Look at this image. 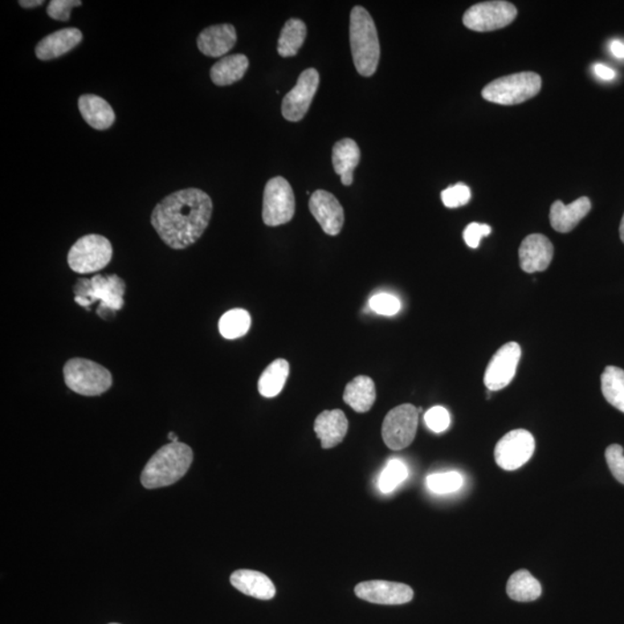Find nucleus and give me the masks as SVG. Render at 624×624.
<instances>
[{"label": "nucleus", "mask_w": 624, "mask_h": 624, "mask_svg": "<svg viewBox=\"0 0 624 624\" xmlns=\"http://www.w3.org/2000/svg\"><path fill=\"white\" fill-rule=\"evenodd\" d=\"M590 211L591 202L587 197L578 198L570 205H565L560 201L555 202L550 207V224L558 232H569L576 228Z\"/></svg>", "instance_id": "obj_21"}, {"label": "nucleus", "mask_w": 624, "mask_h": 624, "mask_svg": "<svg viewBox=\"0 0 624 624\" xmlns=\"http://www.w3.org/2000/svg\"><path fill=\"white\" fill-rule=\"evenodd\" d=\"M619 236H621L622 242L624 243V214L621 224H619Z\"/></svg>", "instance_id": "obj_42"}, {"label": "nucleus", "mask_w": 624, "mask_h": 624, "mask_svg": "<svg viewBox=\"0 0 624 624\" xmlns=\"http://www.w3.org/2000/svg\"><path fill=\"white\" fill-rule=\"evenodd\" d=\"M248 68L249 59L246 55L226 56L211 68V79L216 86H230L242 79Z\"/></svg>", "instance_id": "obj_25"}, {"label": "nucleus", "mask_w": 624, "mask_h": 624, "mask_svg": "<svg viewBox=\"0 0 624 624\" xmlns=\"http://www.w3.org/2000/svg\"><path fill=\"white\" fill-rule=\"evenodd\" d=\"M295 214V195L287 179L271 178L264 190L263 222L268 227L291 222Z\"/></svg>", "instance_id": "obj_8"}, {"label": "nucleus", "mask_w": 624, "mask_h": 624, "mask_svg": "<svg viewBox=\"0 0 624 624\" xmlns=\"http://www.w3.org/2000/svg\"><path fill=\"white\" fill-rule=\"evenodd\" d=\"M536 440L531 432L516 430L508 432L495 448L496 464L505 471H516L532 458Z\"/></svg>", "instance_id": "obj_11"}, {"label": "nucleus", "mask_w": 624, "mask_h": 624, "mask_svg": "<svg viewBox=\"0 0 624 624\" xmlns=\"http://www.w3.org/2000/svg\"><path fill=\"white\" fill-rule=\"evenodd\" d=\"M313 430L321 439V448H332L344 440L348 431V420L340 410L324 411L317 416Z\"/></svg>", "instance_id": "obj_19"}, {"label": "nucleus", "mask_w": 624, "mask_h": 624, "mask_svg": "<svg viewBox=\"0 0 624 624\" xmlns=\"http://www.w3.org/2000/svg\"><path fill=\"white\" fill-rule=\"evenodd\" d=\"M320 80V73L316 68H307L301 73L295 87L284 97L281 112L285 120H303L316 95Z\"/></svg>", "instance_id": "obj_12"}, {"label": "nucleus", "mask_w": 624, "mask_h": 624, "mask_svg": "<svg viewBox=\"0 0 624 624\" xmlns=\"http://www.w3.org/2000/svg\"><path fill=\"white\" fill-rule=\"evenodd\" d=\"M440 197L448 208H457L470 203L472 194L470 187L465 185L464 183H458V185L448 186L443 191Z\"/></svg>", "instance_id": "obj_33"}, {"label": "nucleus", "mask_w": 624, "mask_h": 624, "mask_svg": "<svg viewBox=\"0 0 624 624\" xmlns=\"http://www.w3.org/2000/svg\"><path fill=\"white\" fill-rule=\"evenodd\" d=\"M517 18V8L508 2H484L468 8L463 23L468 30L493 32L509 26Z\"/></svg>", "instance_id": "obj_10"}, {"label": "nucleus", "mask_w": 624, "mask_h": 624, "mask_svg": "<svg viewBox=\"0 0 624 624\" xmlns=\"http://www.w3.org/2000/svg\"><path fill=\"white\" fill-rule=\"evenodd\" d=\"M19 4L20 6H23V8H32L43 5L44 2L43 0H22V2H19Z\"/></svg>", "instance_id": "obj_41"}, {"label": "nucleus", "mask_w": 624, "mask_h": 624, "mask_svg": "<svg viewBox=\"0 0 624 624\" xmlns=\"http://www.w3.org/2000/svg\"><path fill=\"white\" fill-rule=\"evenodd\" d=\"M113 258L110 240L101 235H86L77 240L68 252L69 267L79 275L104 270Z\"/></svg>", "instance_id": "obj_7"}, {"label": "nucleus", "mask_w": 624, "mask_h": 624, "mask_svg": "<svg viewBox=\"0 0 624 624\" xmlns=\"http://www.w3.org/2000/svg\"><path fill=\"white\" fill-rule=\"evenodd\" d=\"M369 305L373 312L383 316H393L399 312L402 307L397 297L385 293L371 297Z\"/></svg>", "instance_id": "obj_34"}, {"label": "nucleus", "mask_w": 624, "mask_h": 624, "mask_svg": "<svg viewBox=\"0 0 624 624\" xmlns=\"http://www.w3.org/2000/svg\"><path fill=\"white\" fill-rule=\"evenodd\" d=\"M409 476V468L402 460L393 459L387 463L378 479L379 491L384 493L393 492Z\"/></svg>", "instance_id": "obj_31"}, {"label": "nucleus", "mask_w": 624, "mask_h": 624, "mask_svg": "<svg viewBox=\"0 0 624 624\" xmlns=\"http://www.w3.org/2000/svg\"><path fill=\"white\" fill-rule=\"evenodd\" d=\"M355 594L362 601L378 605H402L414 597L411 586L386 581L362 582L355 587Z\"/></svg>", "instance_id": "obj_14"}, {"label": "nucleus", "mask_w": 624, "mask_h": 624, "mask_svg": "<svg viewBox=\"0 0 624 624\" xmlns=\"http://www.w3.org/2000/svg\"><path fill=\"white\" fill-rule=\"evenodd\" d=\"M193 460L194 452L186 444H167L147 463L141 473V484L147 489L174 484L186 475Z\"/></svg>", "instance_id": "obj_3"}, {"label": "nucleus", "mask_w": 624, "mask_h": 624, "mask_svg": "<svg viewBox=\"0 0 624 624\" xmlns=\"http://www.w3.org/2000/svg\"><path fill=\"white\" fill-rule=\"evenodd\" d=\"M81 41L83 32L77 28H64L41 40L35 48V54L41 60L56 59L79 46Z\"/></svg>", "instance_id": "obj_18"}, {"label": "nucleus", "mask_w": 624, "mask_h": 624, "mask_svg": "<svg viewBox=\"0 0 624 624\" xmlns=\"http://www.w3.org/2000/svg\"><path fill=\"white\" fill-rule=\"evenodd\" d=\"M81 116L86 123L95 130H107L115 123L116 115L112 105L107 101L93 94L81 95L77 101Z\"/></svg>", "instance_id": "obj_22"}, {"label": "nucleus", "mask_w": 624, "mask_h": 624, "mask_svg": "<svg viewBox=\"0 0 624 624\" xmlns=\"http://www.w3.org/2000/svg\"><path fill=\"white\" fill-rule=\"evenodd\" d=\"M307 38V26L300 19H291L285 23L281 31L277 52L281 57H293L297 55Z\"/></svg>", "instance_id": "obj_28"}, {"label": "nucleus", "mask_w": 624, "mask_h": 624, "mask_svg": "<svg viewBox=\"0 0 624 624\" xmlns=\"http://www.w3.org/2000/svg\"><path fill=\"white\" fill-rule=\"evenodd\" d=\"M492 227L488 224L472 222L464 231V240L467 246L476 249L480 246L481 240L491 235Z\"/></svg>", "instance_id": "obj_38"}, {"label": "nucleus", "mask_w": 624, "mask_h": 624, "mask_svg": "<svg viewBox=\"0 0 624 624\" xmlns=\"http://www.w3.org/2000/svg\"><path fill=\"white\" fill-rule=\"evenodd\" d=\"M231 585L243 594L260 601H270L276 597V590L270 578L255 570H238L231 574Z\"/></svg>", "instance_id": "obj_20"}, {"label": "nucleus", "mask_w": 624, "mask_h": 624, "mask_svg": "<svg viewBox=\"0 0 624 624\" xmlns=\"http://www.w3.org/2000/svg\"><path fill=\"white\" fill-rule=\"evenodd\" d=\"M419 411L411 403L395 407L385 416L382 427L383 440L391 450L410 447L418 430Z\"/></svg>", "instance_id": "obj_9"}, {"label": "nucleus", "mask_w": 624, "mask_h": 624, "mask_svg": "<svg viewBox=\"0 0 624 624\" xmlns=\"http://www.w3.org/2000/svg\"><path fill=\"white\" fill-rule=\"evenodd\" d=\"M520 357L521 348L517 342H508L502 346L485 369V387L489 391H499L507 387L515 377Z\"/></svg>", "instance_id": "obj_13"}, {"label": "nucleus", "mask_w": 624, "mask_h": 624, "mask_svg": "<svg viewBox=\"0 0 624 624\" xmlns=\"http://www.w3.org/2000/svg\"><path fill=\"white\" fill-rule=\"evenodd\" d=\"M213 203L203 190H179L155 206L150 218L154 230L167 246L182 250L202 238L211 222Z\"/></svg>", "instance_id": "obj_1"}, {"label": "nucleus", "mask_w": 624, "mask_h": 624, "mask_svg": "<svg viewBox=\"0 0 624 624\" xmlns=\"http://www.w3.org/2000/svg\"><path fill=\"white\" fill-rule=\"evenodd\" d=\"M238 34L232 24H214L199 34L197 46L202 54L218 59L227 55L234 48Z\"/></svg>", "instance_id": "obj_17"}, {"label": "nucleus", "mask_w": 624, "mask_h": 624, "mask_svg": "<svg viewBox=\"0 0 624 624\" xmlns=\"http://www.w3.org/2000/svg\"><path fill=\"white\" fill-rule=\"evenodd\" d=\"M601 391L606 401L624 413V370L619 366H606L601 375Z\"/></svg>", "instance_id": "obj_29"}, {"label": "nucleus", "mask_w": 624, "mask_h": 624, "mask_svg": "<svg viewBox=\"0 0 624 624\" xmlns=\"http://www.w3.org/2000/svg\"><path fill=\"white\" fill-rule=\"evenodd\" d=\"M541 77L534 72H520L499 77L483 89L484 100L502 105L523 104L541 89Z\"/></svg>", "instance_id": "obj_4"}, {"label": "nucleus", "mask_w": 624, "mask_h": 624, "mask_svg": "<svg viewBox=\"0 0 624 624\" xmlns=\"http://www.w3.org/2000/svg\"><path fill=\"white\" fill-rule=\"evenodd\" d=\"M168 439L171 440V443L178 442L177 436L175 435V432H169Z\"/></svg>", "instance_id": "obj_43"}, {"label": "nucleus", "mask_w": 624, "mask_h": 624, "mask_svg": "<svg viewBox=\"0 0 624 624\" xmlns=\"http://www.w3.org/2000/svg\"><path fill=\"white\" fill-rule=\"evenodd\" d=\"M349 40L357 71L362 77L374 76L381 59V46L376 24L365 7L355 6L350 12Z\"/></svg>", "instance_id": "obj_2"}, {"label": "nucleus", "mask_w": 624, "mask_h": 624, "mask_svg": "<svg viewBox=\"0 0 624 624\" xmlns=\"http://www.w3.org/2000/svg\"><path fill=\"white\" fill-rule=\"evenodd\" d=\"M344 401L357 413H366L376 402V386L368 376H357L347 384Z\"/></svg>", "instance_id": "obj_24"}, {"label": "nucleus", "mask_w": 624, "mask_h": 624, "mask_svg": "<svg viewBox=\"0 0 624 624\" xmlns=\"http://www.w3.org/2000/svg\"><path fill=\"white\" fill-rule=\"evenodd\" d=\"M593 71L598 77H601V79L606 81L613 80L615 76H617L615 75L613 68L606 67V65H603L601 63L594 64Z\"/></svg>", "instance_id": "obj_39"}, {"label": "nucleus", "mask_w": 624, "mask_h": 624, "mask_svg": "<svg viewBox=\"0 0 624 624\" xmlns=\"http://www.w3.org/2000/svg\"><path fill=\"white\" fill-rule=\"evenodd\" d=\"M309 210L326 234L330 236L339 234L344 227L345 212L339 201L332 194L325 190L315 191L310 198Z\"/></svg>", "instance_id": "obj_15"}, {"label": "nucleus", "mask_w": 624, "mask_h": 624, "mask_svg": "<svg viewBox=\"0 0 624 624\" xmlns=\"http://www.w3.org/2000/svg\"><path fill=\"white\" fill-rule=\"evenodd\" d=\"M112 624H118V623H112Z\"/></svg>", "instance_id": "obj_44"}, {"label": "nucleus", "mask_w": 624, "mask_h": 624, "mask_svg": "<svg viewBox=\"0 0 624 624\" xmlns=\"http://www.w3.org/2000/svg\"><path fill=\"white\" fill-rule=\"evenodd\" d=\"M65 384L73 393L95 397L107 393L113 385V376L99 363L76 357L64 366Z\"/></svg>", "instance_id": "obj_5"}, {"label": "nucleus", "mask_w": 624, "mask_h": 624, "mask_svg": "<svg viewBox=\"0 0 624 624\" xmlns=\"http://www.w3.org/2000/svg\"><path fill=\"white\" fill-rule=\"evenodd\" d=\"M463 484V476L458 472L436 473L427 478V487L439 495L459 491Z\"/></svg>", "instance_id": "obj_32"}, {"label": "nucleus", "mask_w": 624, "mask_h": 624, "mask_svg": "<svg viewBox=\"0 0 624 624\" xmlns=\"http://www.w3.org/2000/svg\"><path fill=\"white\" fill-rule=\"evenodd\" d=\"M250 326L251 317L247 310L232 309L220 320L219 331L226 339L234 340L246 336Z\"/></svg>", "instance_id": "obj_30"}, {"label": "nucleus", "mask_w": 624, "mask_h": 624, "mask_svg": "<svg viewBox=\"0 0 624 624\" xmlns=\"http://www.w3.org/2000/svg\"><path fill=\"white\" fill-rule=\"evenodd\" d=\"M83 5L80 0H52L49 3L47 14L57 22H68L72 8Z\"/></svg>", "instance_id": "obj_37"}, {"label": "nucleus", "mask_w": 624, "mask_h": 624, "mask_svg": "<svg viewBox=\"0 0 624 624\" xmlns=\"http://www.w3.org/2000/svg\"><path fill=\"white\" fill-rule=\"evenodd\" d=\"M507 593L512 601L529 602L537 601L542 593V587L528 570H518L509 578Z\"/></svg>", "instance_id": "obj_26"}, {"label": "nucleus", "mask_w": 624, "mask_h": 624, "mask_svg": "<svg viewBox=\"0 0 624 624\" xmlns=\"http://www.w3.org/2000/svg\"><path fill=\"white\" fill-rule=\"evenodd\" d=\"M360 147L353 139H342L333 146L332 165L334 171L341 177L342 185H352L354 170L360 163Z\"/></svg>", "instance_id": "obj_23"}, {"label": "nucleus", "mask_w": 624, "mask_h": 624, "mask_svg": "<svg viewBox=\"0 0 624 624\" xmlns=\"http://www.w3.org/2000/svg\"><path fill=\"white\" fill-rule=\"evenodd\" d=\"M553 257V244L545 235L532 234L526 236L520 244V267L526 273L547 270L550 263H552Z\"/></svg>", "instance_id": "obj_16"}, {"label": "nucleus", "mask_w": 624, "mask_h": 624, "mask_svg": "<svg viewBox=\"0 0 624 624\" xmlns=\"http://www.w3.org/2000/svg\"><path fill=\"white\" fill-rule=\"evenodd\" d=\"M610 52L617 59H624V43L621 41H613L610 46Z\"/></svg>", "instance_id": "obj_40"}, {"label": "nucleus", "mask_w": 624, "mask_h": 624, "mask_svg": "<svg viewBox=\"0 0 624 624\" xmlns=\"http://www.w3.org/2000/svg\"><path fill=\"white\" fill-rule=\"evenodd\" d=\"M125 292L124 281L115 275L109 276H95L91 280L81 279L75 287L76 302L83 307H88L95 300H101L99 310H120L123 308V295Z\"/></svg>", "instance_id": "obj_6"}, {"label": "nucleus", "mask_w": 624, "mask_h": 624, "mask_svg": "<svg viewBox=\"0 0 624 624\" xmlns=\"http://www.w3.org/2000/svg\"><path fill=\"white\" fill-rule=\"evenodd\" d=\"M289 375V363L277 358L264 370L258 381L259 393L265 398H275L283 391Z\"/></svg>", "instance_id": "obj_27"}, {"label": "nucleus", "mask_w": 624, "mask_h": 624, "mask_svg": "<svg viewBox=\"0 0 624 624\" xmlns=\"http://www.w3.org/2000/svg\"><path fill=\"white\" fill-rule=\"evenodd\" d=\"M605 456L611 475H614V478L617 479L619 484H624L623 448L619 446V444H613V446L607 448Z\"/></svg>", "instance_id": "obj_36"}, {"label": "nucleus", "mask_w": 624, "mask_h": 624, "mask_svg": "<svg viewBox=\"0 0 624 624\" xmlns=\"http://www.w3.org/2000/svg\"><path fill=\"white\" fill-rule=\"evenodd\" d=\"M424 422L434 432H444L450 427L451 418L448 411L442 406L432 407L424 414Z\"/></svg>", "instance_id": "obj_35"}]
</instances>
